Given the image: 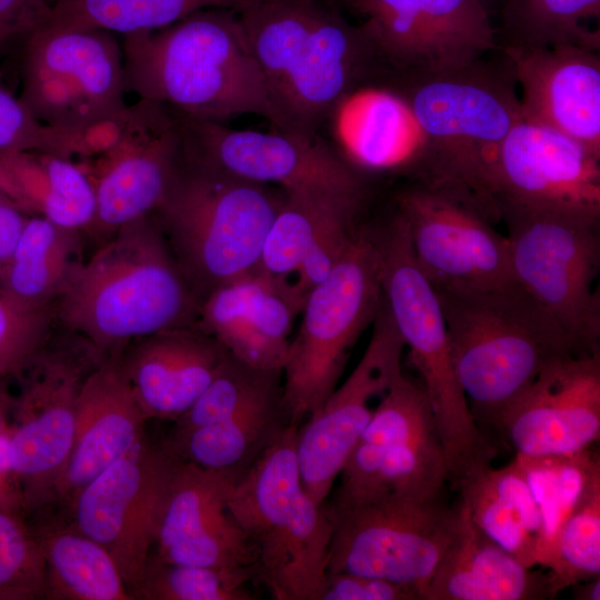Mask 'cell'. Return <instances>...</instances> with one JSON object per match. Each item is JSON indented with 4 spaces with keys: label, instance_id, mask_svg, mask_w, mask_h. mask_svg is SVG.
Listing matches in <instances>:
<instances>
[{
    "label": "cell",
    "instance_id": "1",
    "mask_svg": "<svg viewBox=\"0 0 600 600\" xmlns=\"http://www.w3.org/2000/svg\"><path fill=\"white\" fill-rule=\"evenodd\" d=\"M237 12L274 129L318 136L333 108L383 61L364 27L349 23L328 0H259Z\"/></svg>",
    "mask_w": 600,
    "mask_h": 600
},
{
    "label": "cell",
    "instance_id": "2",
    "mask_svg": "<svg viewBox=\"0 0 600 600\" xmlns=\"http://www.w3.org/2000/svg\"><path fill=\"white\" fill-rule=\"evenodd\" d=\"M199 309L152 213L102 242L54 302L56 323L103 354L159 331L194 326Z\"/></svg>",
    "mask_w": 600,
    "mask_h": 600
},
{
    "label": "cell",
    "instance_id": "3",
    "mask_svg": "<svg viewBox=\"0 0 600 600\" xmlns=\"http://www.w3.org/2000/svg\"><path fill=\"white\" fill-rule=\"evenodd\" d=\"M123 40L127 92L201 120L274 114L238 12L210 8Z\"/></svg>",
    "mask_w": 600,
    "mask_h": 600
},
{
    "label": "cell",
    "instance_id": "4",
    "mask_svg": "<svg viewBox=\"0 0 600 600\" xmlns=\"http://www.w3.org/2000/svg\"><path fill=\"white\" fill-rule=\"evenodd\" d=\"M397 74L390 89L421 137L413 178L464 190L499 220L490 177L503 140L522 118L509 59L483 57L453 69Z\"/></svg>",
    "mask_w": 600,
    "mask_h": 600
},
{
    "label": "cell",
    "instance_id": "5",
    "mask_svg": "<svg viewBox=\"0 0 600 600\" xmlns=\"http://www.w3.org/2000/svg\"><path fill=\"white\" fill-rule=\"evenodd\" d=\"M434 290L453 366L479 426L498 430L502 416L550 362L580 356L516 282L481 290Z\"/></svg>",
    "mask_w": 600,
    "mask_h": 600
},
{
    "label": "cell",
    "instance_id": "6",
    "mask_svg": "<svg viewBox=\"0 0 600 600\" xmlns=\"http://www.w3.org/2000/svg\"><path fill=\"white\" fill-rule=\"evenodd\" d=\"M284 192L184 154L152 213L200 303L216 289L259 269Z\"/></svg>",
    "mask_w": 600,
    "mask_h": 600
},
{
    "label": "cell",
    "instance_id": "7",
    "mask_svg": "<svg viewBox=\"0 0 600 600\" xmlns=\"http://www.w3.org/2000/svg\"><path fill=\"white\" fill-rule=\"evenodd\" d=\"M298 428L287 426L232 486L229 508L258 551L257 580L276 600H317L332 527L299 473Z\"/></svg>",
    "mask_w": 600,
    "mask_h": 600
},
{
    "label": "cell",
    "instance_id": "8",
    "mask_svg": "<svg viewBox=\"0 0 600 600\" xmlns=\"http://www.w3.org/2000/svg\"><path fill=\"white\" fill-rule=\"evenodd\" d=\"M373 229L383 299L421 377L446 463L451 470L473 467L491 443L458 379L438 294L416 262L401 216L394 210Z\"/></svg>",
    "mask_w": 600,
    "mask_h": 600
},
{
    "label": "cell",
    "instance_id": "9",
    "mask_svg": "<svg viewBox=\"0 0 600 600\" xmlns=\"http://www.w3.org/2000/svg\"><path fill=\"white\" fill-rule=\"evenodd\" d=\"M383 300L373 227L361 226L330 276L307 294L282 367V406L300 427L339 384L347 358Z\"/></svg>",
    "mask_w": 600,
    "mask_h": 600
},
{
    "label": "cell",
    "instance_id": "10",
    "mask_svg": "<svg viewBox=\"0 0 600 600\" xmlns=\"http://www.w3.org/2000/svg\"><path fill=\"white\" fill-rule=\"evenodd\" d=\"M513 281L580 356L600 353V218L497 204Z\"/></svg>",
    "mask_w": 600,
    "mask_h": 600
},
{
    "label": "cell",
    "instance_id": "11",
    "mask_svg": "<svg viewBox=\"0 0 600 600\" xmlns=\"http://www.w3.org/2000/svg\"><path fill=\"white\" fill-rule=\"evenodd\" d=\"M24 40L20 99L40 122L83 139L126 113L123 51L113 32L38 26Z\"/></svg>",
    "mask_w": 600,
    "mask_h": 600
},
{
    "label": "cell",
    "instance_id": "12",
    "mask_svg": "<svg viewBox=\"0 0 600 600\" xmlns=\"http://www.w3.org/2000/svg\"><path fill=\"white\" fill-rule=\"evenodd\" d=\"M332 527L327 573L347 572L412 587L420 599L453 539L459 507L442 498L386 497L324 502Z\"/></svg>",
    "mask_w": 600,
    "mask_h": 600
},
{
    "label": "cell",
    "instance_id": "13",
    "mask_svg": "<svg viewBox=\"0 0 600 600\" xmlns=\"http://www.w3.org/2000/svg\"><path fill=\"white\" fill-rule=\"evenodd\" d=\"M104 356L76 334L54 331L19 378L8 456L23 511L38 510L52 498L71 450L80 389Z\"/></svg>",
    "mask_w": 600,
    "mask_h": 600
},
{
    "label": "cell",
    "instance_id": "14",
    "mask_svg": "<svg viewBox=\"0 0 600 600\" xmlns=\"http://www.w3.org/2000/svg\"><path fill=\"white\" fill-rule=\"evenodd\" d=\"M339 477L336 501L442 498L449 482L447 464L430 407L418 387L398 382L381 396Z\"/></svg>",
    "mask_w": 600,
    "mask_h": 600
},
{
    "label": "cell",
    "instance_id": "15",
    "mask_svg": "<svg viewBox=\"0 0 600 600\" xmlns=\"http://www.w3.org/2000/svg\"><path fill=\"white\" fill-rule=\"evenodd\" d=\"M394 201L416 262L433 288L481 290L514 282L507 237L470 193L413 178Z\"/></svg>",
    "mask_w": 600,
    "mask_h": 600
},
{
    "label": "cell",
    "instance_id": "16",
    "mask_svg": "<svg viewBox=\"0 0 600 600\" xmlns=\"http://www.w3.org/2000/svg\"><path fill=\"white\" fill-rule=\"evenodd\" d=\"M179 112V111H178ZM184 154L231 176L283 192L366 199L363 172L318 136L274 129L232 130L179 112Z\"/></svg>",
    "mask_w": 600,
    "mask_h": 600
},
{
    "label": "cell",
    "instance_id": "17",
    "mask_svg": "<svg viewBox=\"0 0 600 600\" xmlns=\"http://www.w3.org/2000/svg\"><path fill=\"white\" fill-rule=\"evenodd\" d=\"M174 460L162 443L144 436L67 506L70 523L107 550L129 592L153 551Z\"/></svg>",
    "mask_w": 600,
    "mask_h": 600
},
{
    "label": "cell",
    "instance_id": "18",
    "mask_svg": "<svg viewBox=\"0 0 600 600\" xmlns=\"http://www.w3.org/2000/svg\"><path fill=\"white\" fill-rule=\"evenodd\" d=\"M182 156L177 110L146 99L129 107L117 141L82 167L96 193V214L86 233L102 243L123 226L153 213Z\"/></svg>",
    "mask_w": 600,
    "mask_h": 600
},
{
    "label": "cell",
    "instance_id": "19",
    "mask_svg": "<svg viewBox=\"0 0 600 600\" xmlns=\"http://www.w3.org/2000/svg\"><path fill=\"white\" fill-rule=\"evenodd\" d=\"M404 348L383 299L359 362L298 428L296 451L301 483L316 503L326 502L368 424L373 411L370 401L381 397L402 372Z\"/></svg>",
    "mask_w": 600,
    "mask_h": 600
},
{
    "label": "cell",
    "instance_id": "20",
    "mask_svg": "<svg viewBox=\"0 0 600 600\" xmlns=\"http://www.w3.org/2000/svg\"><path fill=\"white\" fill-rule=\"evenodd\" d=\"M382 60L397 72H436L497 49L486 0H351Z\"/></svg>",
    "mask_w": 600,
    "mask_h": 600
},
{
    "label": "cell",
    "instance_id": "21",
    "mask_svg": "<svg viewBox=\"0 0 600 600\" xmlns=\"http://www.w3.org/2000/svg\"><path fill=\"white\" fill-rule=\"evenodd\" d=\"M494 203L600 218V157L523 117L503 140L490 177Z\"/></svg>",
    "mask_w": 600,
    "mask_h": 600
},
{
    "label": "cell",
    "instance_id": "22",
    "mask_svg": "<svg viewBox=\"0 0 600 600\" xmlns=\"http://www.w3.org/2000/svg\"><path fill=\"white\" fill-rule=\"evenodd\" d=\"M236 481L174 460L161 504L153 553L181 564L251 571L258 551L229 508Z\"/></svg>",
    "mask_w": 600,
    "mask_h": 600
},
{
    "label": "cell",
    "instance_id": "23",
    "mask_svg": "<svg viewBox=\"0 0 600 600\" xmlns=\"http://www.w3.org/2000/svg\"><path fill=\"white\" fill-rule=\"evenodd\" d=\"M498 431L521 456L590 449L600 437V353L550 362L502 416Z\"/></svg>",
    "mask_w": 600,
    "mask_h": 600
},
{
    "label": "cell",
    "instance_id": "24",
    "mask_svg": "<svg viewBox=\"0 0 600 600\" xmlns=\"http://www.w3.org/2000/svg\"><path fill=\"white\" fill-rule=\"evenodd\" d=\"M521 89L522 117L600 157L599 51L572 46L501 47Z\"/></svg>",
    "mask_w": 600,
    "mask_h": 600
},
{
    "label": "cell",
    "instance_id": "25",
    "mask_svg": "<svg viewBox=\"0 0 600 600\" xmlns=\"http://www.w3.org/2000/svg\"><path fill=\"white\" fill-rule=\"evenodd\" d=\"M304 300L290 279L257 269L211 292L200 303L197 326L240 361L282 372L289 334Z\"/></svg>",
    "mask_w": 600,
    "mask_h": 600
},
{
    "label": "cell",
    "instance_id": "26",
    "mask_svg": "<svg viewBox=\"0 0 600 600\" xmlns=\"http://www.w3.org/2000/svg\"><path fill=\"white\" fill-rule=\"evenodd\" d=\"M146 421L119 352L104 356L80 389L71 450L52 498L68 506L144 437Z\"/></svg>",
    "mask_w": 600,
    "mask_h": 600
},
{
    "label": "cell",
    "instance_id": "27",
    "mask_svg": "<svg viewBox=\"0 0 600 600\" xmlns=\"http://www.w3.org/2000/svg\"><path fill=\"white\" fill-rule=\"evenodd\" d=\"M228 354L220 341L197 324L152 333L119 352L147 420L172 421L203 392Z\"/></svg>",
    "mask_w": 600,
    "mask_h": 600
},
{
    "label": "cell",
    "instance_id": "28",
    "mask_svg": "<svg viewBox=\"0 0 600 600\" xmlns=\"http://www.w3.org/2000/svg\"><path fill=\"white\" fill-rule=\"evenodd\" d=\"M459 526L423 600H543L557 596L549 572L533 570L491 541L459 501Z\"/></svg>",
    "mask_w": 600,
    "mask_h": 600
},
{
    "label": "cell",
    "instance_id": "29",
    "mask_svg": "<svg viewBox=\"0 0 600 600\" xmlns=\"http://www.w3.org/2000/svg\"><path fill=\"white\" fill-rule=\"evenodd\" d=\"M281 378L224 420L164 440L162 446L177 460L237 481L289 426L282 406Z\"/></svg>",
    "mask_w": 600,
    "mask_h": 600
},
{
    "label": "cell",
    "instance_id": "30",
    "mask_svg": "<svg viewBox=\"0 0 600 600\" xmlns=\"http://www.w3.org/2000/svg\"><path fill=\"white\" fill-rule=\"evenodd\" d=\"M410 113L390 89L362 86L346 96L327 120L332 126L337 152L359 171L410 169L407 144Z\"/></svg>",
    "mask_w": 600,
    "mask_h": 600
},
{
    "label": "cell",
    "instance_id": "31",
    "mask_svg": "<svg viewBox=\"0 0 600 600\" xmlns=\"http://www.w3.org/2000/svg\"><path fill=\"white\" fill-rule=\"evenodd\" d=\"M457 490L469 518L483 534L526 567H537L541 517L516 460L466 478Z\"/></svg>",
    "mask_w": 600,
    "mask_h": 600
},
{
    "label": "cell",
    "instance_id": "32",
    "mask_svg": "<svg viewBox=\"0 0 600 600\" xmlns=\"http://www.w3.org/2000/svg\"><path fill=\"white\" fill-rule=\"evenodd\" d=\"M81 231L42 216L28 218L14 250L2 267L0 288L34 307H54L81 258Z\"/></svg>",
    "mask_w": 600,
    "mask_h": 600
},
{
    "label": "cell",
    "instance_id": "33",
    "mask_svg": "<svg viewBox=\"0 0 600 600\" xmlns=\"http://www.w3.org/2000/svg\"><path fill=\"white\" fill-rule=\"evenodd\" d=\"M31 529L46 563V599L133 600L107 550L70 522Z\"/></svg>",
    "mask_w": 600,
    "mask_h": 600
},
{
    "label": "cell",
    "instance_id": "34",
    "mask_svg": "<svg viewBox=\"0 0 600 600\" xmlns=\"http://www.w3.org/2000/svg\"><path fill=\"white\" fill-rule=\"evenodd\" d=\"M364 201L284 192L267 233L259 269L290 279L319 236L338 221L358 219Z\"/></svg>",
    "mask_w": 600,
    "mask_h": 600
},
{
    "label": "cell",
    "instance_id": "35",
    "mask_svg": "<svg viewBox=\"0 0 600 600\" xmlns=\"http://www.w3.org/2000/svg\"><path fill=\"white\" fill-rule=\"evenodd\" d=\"M533 494L541 517L536 563L549 569L559 532L591 480L600 474L598 454L587 449L572 456L514 459Z\"/></svg>",
    "mask_w": 600,
    "mask_h": 600
},
{
    "label": "cell",
    "instance_id": "36",
    "mask_svg": "<svg viewBox=\"0 0 600 600\" xmlns=\"http://www.w3.org/2000/svg\"><path fill=\"white\" fill-rule=\"evenodd\" d=\"M257 0H61L39 26L97 28L127 34L172 24L203 9L239 11Z\"/></svg>",
    "mask_w": 600,
    "mask_h": 600
},
{
    "label": "cell",
    "instance_id": "37",
    "mask_svg": "<svg viewBox=\"0 0 600 600\" xmlns=\"http://www.w3.org/2000/svg\"><path fill=\"white\" fill-rule=\"evenodd\" d=\"M599 17L600 0H504L503 47L572 44L599 51V30L584 26L586 20Z\"/></svg>",
    "mask_w": 600,
    "mask_h": 600
},
{
    "label": "cell",
    "instance_id": "38",
    "mask_svg": "<svg viewBox=\"0 0 600 600\" xmlns=\"http://www.w3.org/2000/svg\"><path fill=\"white\" fill-rule=\"evenodd\" d=\"M19 181L31 213L81 232L91 226L96 214L93 184L71 159L38 153L24 163Z\"/></svg>",
    "mask_w": 600,
    "mask_h": 600
},
{
    "label": "cell",
    "instance_id": "39",
    "mask_svg": "<svg viewBox=\"0 0 600 600\" xmlns=\"http://www.w3.org/2000/svg\"><path fill=\"white\" fill-rule=\"evenodd\" d=\"M251 571L220 570L169 562L151 552L130 594L133 600H251Z\"/></svg>",
    "mask_w": 600,
    "mask_h": 600
},
{
    "label": "cell",
    "instance_id": "40",
    "mask_svg": "<svg viewBox=\"0 0 600 600\" xmlns=\"http://www.w3.org/2000/svg\"><path fill=\"white\" fill-rule=\"evenodd\" d=\"M548 572L557 593L600 577V474L564 521Z\"/></svg>",
    "mask_w": 600,
    "mask_h": 600
},
{
    "label": "cell",
    "instance_id": "41",
    "mask_svg": "<svg viewBox=\"0 0 600 600\" xmlns=\"http://www.w3.org/2000/svg\"><path fill=\"white\" fill-rule=\"evenodd\" d=\"M281 377L279 370L257 369L229 353L209 386L174 420V427L166 440L178 439L224 420Z\"/></svg>",
    "mask_w": 600,
    "mask_h": 600
},
{
    "label": "cell",
    "instance_id": "42",
    "mask_svg": "<svg viewBox=\"0 0 600 600\" xmlns=\"http://www.w3.org/2000/svg\"><path fill=\"white\" fill-rule=\"evenodd\" d=\"M46 563L20 516L0 510V600L46 599Z\"/></svg>",
    "mask_w": 600,
    "mask_h": 600
},
{
    "label": "cell",
    "instance_id": "43",
    "mask_svg": "<svg viewBox=\"0 0 600 600\" xmlns=\"http://www.w3.org/2000/svg\"><path fill=\"white\" fill-rule=\"evenodd\" d=\"M56 326L54 307L27 304L0 288V378H20Z\"/></svg>",
    "mask_w": 600,
    "mask_h": 600
},
{
    "label": "cell",
    "instance_id": "44",
    "mask_svg": "<svg viewBox=\"0 0 600 600\" xmlns=\"http://www.w3.org/2000/svg\"><path fill=\"white\" fill-rule=\"evenodd\" d=\"M0 151L82 158L83 141L80 136L40 122L21 99L10 92L0 74Z\"/></svg>",
    "mask_w": 600,
    "mask_h": 600
},
{
    "label": "cell",
    "instance_id": "45",
    "mask_svg": "<svg viewBox=\"0 0 600 600\" xmlns=\"http://www.w3.org/2000/svg\"><path fill=\"white\" fill-rule=\"evenodd\" d=\"M358 219H344L330 226L309 248L293 280L307 297L308 292L327 279L349 249L361 226Z\"/></svg>",
    "mask_w": 600,
    "mask_h": 600
},
{
    "label": "cell",
    "instance_id": "46",
    "mask_svg": "<svg viewBox=\"0 0 600 600\" xmlns=\"http://www.w3.org/2000/svg\"><path fill=\"white\" fill-rule=\"evenodd\" d=\"M317 600H421L417 589L388 580L338 572L327 573Z\"/></svg>",
    "mask_w": 600,
    "mask_h": 600
},
{
    "label": "cell",
    "instance_id": "47",
    "mask_svg": "<svg viewBox=\"0 0 600 600\" xmlns=\"http://www.w3.org/2000/svg\"><path fill=\"white\" fill-rule=\"evenodd\" d=\"M49 9L50 0H0V51L36 29Z\"/></svg>",
    "mask_w": 600,
    "mask_h": 600
},
{
    "label": "cell",
    "instance_id": "48",
    "mask_svg": "<svg viewBox=\"0 0 600 600\" xmlns=\"http://www.w3.org/2000/svg\"><path fill=\"white\" fill-rule=\"evenodd\" d=\"M16 203L0 196V266L10 259L28 218Z\"/></svg>",
    "mask_w": 600,
    "mask_h": 600
},
{
    "label": "cell",
    "instance_id": "49",
    "mask_svg": "<svg viewBox=\"0 0 600 600\" xmlns=\"http://www.w3.org/2000/svg\"><path fill=\"white\" fill-rule=\"evenodd\" d=\"M0 510L19 516L22 494L8 456V429L0 430Z\"/></svg>",
    "mask_w": 600,
    "mask_h": 600
},
{
    "label": "cell",
    "instance_id": "50",
    "mask_svg": "<svg viewBox=\"0 0 600 600\" xmlns=\"http://www.w3.org/2000/svg\"><path fill=\"white\" fill-rule=\"evenodd\" d=\"M573 598L578 600H599L600 599V577L580 582L573 587Z\"/></svg>",
    "mask_w": 600,
    "mask_h": 600
},
{
    "label": "cell",
    "instance_id": "51",
    "mask_svg": "<svg viewBox=\"0 0 600 600\" xmlns=\"http://www.w3.org/2000/svg\"><path fill=\"white\" fill-rule=\"evenodd\" d=\"M59 1H61V0H50V8H51L54 3L59 2Z\"/></svg>",
    "mask_w": 600,
    "mask_h": 600
},
{
    "label": "cell",
    "instance_id": "52",
    "mask_svg": "<svg viewBox=\"0 0 600 600\" xmlns=\"http://www.w3.org/2000/svg\"><path fill=\"white\" fill-rule=\"evenodd\" d=\"M329 2L336 4L337 0H328Z\"/></svg>",
    "mask_w": 600,
    "mask_h": 600
},
{
    "label": "cell",
    "instance_id": "53",
    "mask_svg": "<svg viewBox=\"0 0 600 600\" xmlns=\"http://www.w3.org/2000/svg\"><path fill=\"white\" fill-rule=\"evenodd\" d=\"M1 269H2V268H1V266H0V273H1Z\"/></svg>",
    "mask_w": 600,
    "mask_h": 600
}]
</instances>
